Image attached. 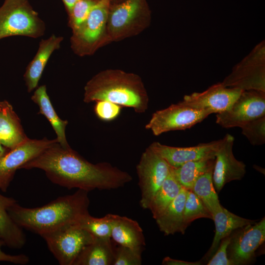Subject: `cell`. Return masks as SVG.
<instances>
[{"mask_svg": "<svg viewBox=\"0 0 265 265\" xmlns=\"http://www.w3.org/2000/svg\"><path fill=\"white\" fill-rule=\"evenodd\" d=\"M43 170L53 183L71 189L110 190L124 186L132 180L127 172L102 162L92 163L70 146L55 142L23 165L20 169Z\"/></svg>", "mask_w": 265, "mask_h": 265, "instance_id": "6da1fadb", "label": "cell"}, {"mask_svg": "<svg viewBox=\"0 0 265 265\" xmlns=\"http://www.w3.org/2000/svg\"><path fill=\"white\" fill-rule=\"evenodd\" d=\"M201 263V262H189L172 259L169 257H165L162 262V264L164 265H199Z\"/></svg>", "mask_w": 265, "mask_h": 265, "instance_id": "d590c367", "label": "cell"}, {"mask_svg": "<svg viewBox=\"0 0 265 265\" xmlns=\"http://www.w3.org/2000/svg\"><path fill=\"white\" fill-rule=\"evenodd\" d=\"M221 141V139L187 147L170 146L154 142L150 146L171 167L177 168L188 161L215 157Z\"/></svg>", "mask_w": 265, "mask_h": 265, "instance_id": "2e32d148", "label": "cell"}, {"mask_svg": "<svg viewBox=\"0 0 265 265\" xmlns=\"http://www.w3.org/2000/svg\"><path fill=\"white\" fill-rule=\"evenodd\" d=\"M150 11L146 0H125L110 5L106 25V37L118 41L135 35L147 27Z\"/></svg>", "mask_w": 265, "mask_h": 265, "instance_id": "277c9868", "label": "cell"}, {"mask_svg": "<svg viewBox=\"0 0 265 265\" xmlns=\"http://www.w3.org/2000/svg\"><path fill=\"white\" fill-rule=\"evenodd\" d=\"M63 37L52 35L41 41L37 52L27 66L24 79L28 92L37 86L43 70L52 53L59 48Z\"/></svg>", "mask_w": 265, "mask_h": 265, "instance_id": "ac0fdd59", "label": "cell"}, {"mask_svg": "<svg viewBox=\"0 0 265 265\" xmlns=\"http://www.w3.org/2000/svg\"><path fill=\"white\" fill-rule=\"evenodd\" d=\"M98 101L131 107L140 114L147 110L149 98L139 76L121 70L107 69L94 76L84 87L83 101Z\"/></svg>", "mask_w": 265, "mask_h": 265, "instance_id": "3957f363", "label": "cell"}, {"mask_svg": "<svg viewBox=\"0 0 265 265\" xmlns=\"http://www.w3.org/2000/svg\"><path fill=\"white\" fill-rule=\"evenodd\" d=\"M242 91L265 92V42L258 43L221 82Z\"/></svg>", "mask_w": 265, "mask_h": 265, "instance_id": "52a82bcc", "label": "cell"}, {"mask_svg": "<svg viewBox=\"0 0 265 265\" xmlns=\"http://www.w3.org/2000/svg\"><path fill=\"white\" fill-rule=\"evenodd\" d=\"M213 169V168L200 176L190 189L202 201L212 215L222 208L212 182Z\"/></svg>", "mask_w": 265, "mask_h": 265, "instance_id": "4316f807", "label": "cell"}, {"mask_svg": "<svg viewBox=\"0 0 265 265\" xmlns=\"http://www.w3.org/2000/svg\"><path fill=\"white\" fill-rule=\"evenodd\" d=\"M215 157L187 162L177 168L172 167L173 173L179 184L191 189L195 181L202 175L214 167Z\"/></svg>", "mask_w": 265, "mask_h": 265, "instance_id": "d4e9b609", "label": "cell"}, {"mask_svg": "<svg viewBox=\"0 0 265 265\" xmlns=\"http://www.w3.org/2000/svg\"><path fill=\"white\" fill-rule=\"evenodd\" d=\"M77 224L95 238L111 239V214L96 218L88 213L79 220Z\"/></svg>", "mask_w": 265, "mask_h": 265, "instance_id": "83f0119b", "label": "cell"}, {"mask_svg": "<svg viewBox=\"0 0 265 265\" xmlns=\"http://www.w3.org/2000/svg\"></svg>", "mask_w": 265, "mask_h": 265, "instance_id": "60d3db41", "label": "cell"}, {"mask_svg": "<svg viewBox=\"0 0 265 265\" xmlns=\"http://www.w3.org/2000/svg\"><path fill=\"white\" fill-rule=\"evenodd\" d=\"M16 202L14 198L0 194V238L9 248L20 249L26 243V235L8 212V208Z\"/></svg>", "mask_w": 265, "mask_h": 265, "instance_id": "44dd1931", "label": "cell"}, {"mask_svg": "<svg viewBox=\"0 0 265 265\" xmlns=\"http://www.w3.org/2000/svg\"><path fill=\"white\" fill-rule=\"evenodd\" d=\"M7 149H8L4 147L0 142V159L8 151Z\"/></svg>", "mask_w": 265, "mask_h": 265, "instance_id": "74e56055", "label": "cell"}, {"mask_svg": "<svg viewBox=\"0 0 265 265\" xmlns=\"http://www.w3.org/2000/svg\"><path fill=\"white\" fill-rule=\"evenodd\" d=\"M182 186L175 177L172 169L161 186L157 191L150 204L153 217L155 219L160 215L179 194Z\"/></svg>", "mask_w": 265, "mask_h": 265, "instance_id": "484cf974", "label": "cell"}, {"mask_svg": "<svg viewBox=\"0 0 265 265\" xmlns=\"http://www.w3.org/2000/svg\"><path fill=\"white\" fill-rule=\"evenodd\" d=\"M45 29L27 0H5L0 6V39L14 35L37 38Z\"/></svg>", "mask_w": 265, "mask_h": 265, "instance_id": "5b68a950", "label": "cell"}, {"mask_svg": "<svg viewBox=\"0 0 265 265\" xmlns=\"http://www.w3.org/2000/svg\"><path fill=\"white\" fill-rule=\"evenodd\" d=\"M94 0V1H99V0Z\"/></svg>", "mask_w": 265, "mask_h": 265, "instance_id": "ab89813d", "label": "cell"}, {"mask_svg": "<svg viewBox=\"0 0 265 265\" xmlns=\"http://www.w3.org/2000/svg\"><path fill=\"white\" fill-rule=\"evenodd\" d=\"M234 142V137L226 134L221 139L215 155L212 182L217 192H219L227 183L241 180L246 173L245 164L237 160L233 154Z\"/></svg>", "mask_w": 265, "mask_h": 265, "instance_id": "9a60e30c", "label": "cell"}, {"mask_svg": "<svg viewBox=\"0 0 265 265\" xmlns=\"http://www.w3.org/2000/svg\"><path fill=\"white\" fill-rule=\"evenodd\" d=\"M113 261L111 239L94 237L82 249L73 265H113Z\"/></svg>", "mask_w": 265, "mask_h": 265, "instance_id": "603a6c76", "label": "cell"}, {"mask_svg": "<svg viewBox=\"0 0 265 265\" xmlns=\"http://www.w3.org/2000/svg\"><path fill=\"white\" fill-rule=\"evenodd\" d=\"M57 142L56 138L49 140L47 138H27L16 147L9 149L0 159V189L6 192L18 169Z\"/></svg>", "mask_w": 265, "mask_h": 265, "instance_id": "4fadbf2b", "label": "cell"}, {"mask_svg": "<svg viewBox=\"0 0 265 265\" xmlns=\"http://www.w3.org/2000/svg\"><path fill=\"white\" fill-rule=\"evenodd\" d=\"M231 234L227 256L232 265H244L254 259L255 252L265 241V218L246 225Z\"/></svg>", "mask_w": 265, "mask_h": 265, "instance_id": "7c38bea8", "label": "cell"}, {"mask_svg": "<svg viewBox=\"0 0 265 265\" xmlns=\"http://www.w3.org/2000/svg\"><path fill=\"white\" fill-rule=\"evenodd\" d=\"M31 99L39 107V113L44 115L54 130L58 143L63 147H70L67 142L65 130L67 120L61 119L54 110L47 93L45 85L38 87L31 97Z\"/></svg>", "mask_w": 265, "mask_h": 265, "instance_id": "cb8c5ba5", "label": "cell"}, {"mask_svg": "<svg viewBox=\"0 0 265 265\" xmlns=\"http://www.w3.org/2000/svg\"><path fill=\"white\" fill-rule=\"evenodd\" d=\"M136 169L141 191L140 206L143 209H148L172 167L149 146L141 155Z\"/></svg>", "mask_w": 265, "mask_h": 265, "instance_id": "9c48e42d", "label": "cell"}, {"mask_svg": "<svg viewBox=\"0 0 265 265\" xmlns=\"http://www.w3.org/2000/svg\"><path fill=\"white\" fill-rule=\"evenodd\" d=\"M265 116V92L242 91L227 110L216 113V123L223 128L240 127Z\"/></svg>", "mask_w": 265, "mask_h": 265, "instance_id": "8fae6325", "label": "cell"}, {"mask_svg": "<svg viewBox=\"0 0 265 265\" xmlns=\"http://www.w3.org/2000/svg\"><path fill=\"white\" fill-rule=\"evenodd\" d=\"M60 265H73L94 237L77 224H69L41 236Z\"/></svg>", "mask_w": 265, "mask_h": 265, "instance_id": "8992f818", "label": "cell"}, {"mask_svg": "<svg viewBox=\"0 0 265 265\" xmlns=\"http://www.w3.org/2000/svg\"><path fill=\"white\" fill-rule=\"evenodd\" d=\"M211 114L207 111L190 108L180 102L155 112L145 128L154 135L159 136L169 131L189 129Z\"/></svg>", "mask_w": 265, "mask_h": 265, "instance_id": "30bf717a", "label": "cell"}, {"mask_svg": "<svg viewBox=\"0 0 265 265\" xmlns=\"http://www.w3.org/2000/svg\"><path fill=\"white\" fill-rule=\"evenodd\" d=\"M125 0H111V1H113L114 2V4L115 3H120L123 1H124Z\"/></svg>", "mask_w": 265, "mask_h": 265, "instance_id": "f35d334b", "label": "cell"}, {"mask_svg": "<svg viewBox=\"0 0 265 265\" xmlns=\"http://www.w3.org/2000/svg\"><path fill=\"white\" fill-rule=\"evenodd\" d=\"M121 109V106L107 101H97L94 106L96 116L104 121H110L116 118Z\"/></svg>", "mask_w": 265, "mask_h": 265, "instance_id": "d6a6232c", "label": "cell"}, {"mask_svg": "<svg viewBox=\"0 0 265 265\" xmlns=\"http://www.w3.org/2000/svg\"><path fill=\"white\" fill-rule=\"evenodd\" d=\"M113 265H141L142 251L119 245L114 247Z\"/></svg>", "mask_w": 265, "mask_h": 265, "instance_id": "1f68e13d", "label": "cell"}, {"mask_svg": "<svg viewBox=\"0 0 265 265\" xmlns=\"http://www.w3.org/2000/svg\"><path fill=\"white\" fill-rule=\"evenodd\" d=\"M241 89L225 86L218 82L201 92L185 95L182 104L190 108L218 113L228 109L239 96Z\"/></svg>", "mask_w": 265, "mask_h": 265, "instance_id": "5bb4252c", "label": "cell"}, {"mask_svg": "<svg viewBox=\"0 0 265 265\" xmlns=\"http://www.w3.org/2000/svg\"><path fill=\"white\" fill-rule=\"evenodd\" d=\"M5 245L0 238V262H7L17 265H26L29 261V258L25 254L9 255L4 253L1 249L2 245Z\"/></svg>", "mask_w": 265, "mask_h": 265, "instance_id": "e575fe53", "label": "cell"}, {"mask_svg": "<svg viewBox=\"0 0 265 265\" xmlns=\"http://www.w3.org/2000/svg\"><path fill=\"white\" fill-rule=\"evenodd\" d=\"M28 137L25 134L20 120L12 106L6 101L0 105V142L8 149L16 147Z\"/></svg>", "mask_w": 265, "mask_h": 265, "instance_id": "d6986e66", "label": "cell"}, {"mask_svg": "<svg viewBox=\"0 0 265 265\" xmlns=\"http://www.w3.org/2000/svg\"><path fill=\"white\" fill-rule=\"evenodd\" d=\"M88 192L78 189L40 207L26 208L17 202L8 208L12 218L23 229L40 236L69 224H77L89 213Z\"/></svg>", "mask_w": 265, "mask_h": 265, "instance_id": "7a4b0ae2", "label": "cell"}, {"mask_svg": "<svg viewBox=\"0 0 265 265\" xmlns=\"http://www.w3.org/2000/svg\"><path fill=\"white\" fill-rule=\"evenodd\" d=\"M97 1L92 0H79L69 15V24L73 31L78 29L86 21L90 12Z\"/></svg>", "mask_w": 265, "mask_h": 265, "instance_id": "4dcf8cb0", "label": "cell"}, {"mask_svg": "<svg viewBox=\"0 0 265 265\" xmlns=\"http://www.w3.org/2000/svg\"><path fill=\"white\" fill-rule=\"evenodd\" d=\"M68 10V13L71 11L75 3L79 0H62Z\"/></svg>", "mask_w": 265, "mask_h": 265, "instance_id": "8d00e7d4", "label": "cell"}, {"mask_svg": "<svg viewBox=\"0 0 265 265\" xmlns=\"http://www.w3.org/2000/svg\"><path fill=\"white\" fill-rule=\"evenodd\" d=\"M187 189L182 187L179 194L163 213L155 219L159 230L164 235L185 234L184 210Z\"/></svg>", "mask_w": 265, "mask_h": 265, "instance_id": "7402d4cb", "label": "cell"}, {"mask_svg": "<svg viewBox=\"0 0 265 265\" xmlns=\"http://www.w3.org/2000/svg\"><path fill=\"white\" fill-rule=\"evenodd\" d=\"M231 240V235L223 238L207 263L208 265H232L227 256V248Z\"/></svg>", "mask_w": 265, "mask_h": 265, "instance_id": "836d02e7", "label": "cell"}, {"mask_svg": "<svg viewBox=\"0 0 265 265\" xmlns=\"http://www.w3.org/2000/svg\"><path fill=\"white\" fill-rule=\"evenodd\" d=\"M111 0H100L92 8L84 23L73 31L72 47L80 55L93 53L106 37V25ZM107 38V37H106Z\"/></svg>", "mask_w": 265, "mask_h": 265, "instance_id": "ba28073f", "label": "cell"}, {"mask_svg": "<svg viewBox=\"0 0 265 265\" xmlns=\"http://www.w3.org/2000/svg\"><path fill=\"white\" fill-rule=\"evenodd\" d=\"M241 133L254 146L265 143V116L254 119L241 128Z\"/></svg>", "mask_w": 265, "mask_h": 265, "instance_id": "f546056e", "label": "cell"}, {"mask_svg": "<svg viewBox=\"0 0 265 265\" xmlns=\"http://www.w3.org/2000/svg\"><path fill=\"white\" fill-rule=\"evenodd\" d=\"M184 216L186 228L195 220L200 218L212 219V215L200 198L191 190L187 189Z\"/></svg>", "mask_w": 265, "mask_h": 265, "instance_id": "f1b7e54d", "label": "cell"}, {"mask_svg": "<svg viewBox=\"0 0 265 265\" xmlns=\"http://www.w3.org/2000/svg\"><path fill=\"white\" fill-rule=\"evenodd\" d=\"M111 238L117 244L143 251L145 239L143 230L135 220L111 214Z\"/></svg>", "mask_w": 265, "mask_h": 265, "instance_id": "e0dca14e", "label": "cell"}, {"mask_svg": "<svg viewBox=\"0 0 265 265\" xmlns=\"http://www.w3.org/2000/svg\"><path fill=\"white\" fill-rule=\"evenodd\" d=\"M212 220L214 222L215 234L212 245L205 256L206 260L210 259L214 254L223 238L239 228L256 222L255 220L236 215L223 207L212 214Z\"/></svg>", "mask_w": 265, "mask_h": 265, "instance_id": "ffe728a7", "label": "cell"}]
</instances>
